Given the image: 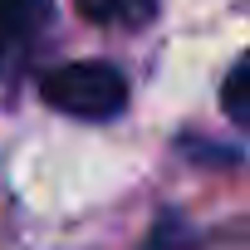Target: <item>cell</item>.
<instances>
[{
    "label": "cell",
    "instance_id": "1",
    "mask_svg": "<svg viewBox=\"0 0 250 250\" xmlns=\"http://www.w3.org/2000/svg\"><path fill=\"white\" fill-rule=\"evenodd\" d=\"M40 98L69 118L83 123H108L128 108V79L123 69L103 64V59H79V64H59L40 79Z\"/></svg>",
    "mask_w": 250,
    "mask_h": 250
},
{
    "label": "cell",
    "instance_id": "2",
    "mask_svg": "<svg viewBox=\"0 0 250 250\" xmlns=\"http://www.w3.org/2000/svg\"><path fill=\"white\" fill-rule=\"evenodd\" d=\"M49 25V0H0V74Z\"/></svg>",
    "mask_w": 250,
    "mask_h": 250
},
{
    "label": "cell",
    "instance_id": "3",
    "mask_svg": "<svg viewBox=\"0 0 250 250\" xmlns=\"http://www.w3.org/2000/svg\"><path fill=\"white\" fill-rule=\"evenodd\" d=\"M79 15L113 30H143L157 15V0H79Z\"/></svg>",
    "mask_w": 250,
    "mask_h": 250
},
{
    "label": "cell",
    "instance_id": "4",
    "mask_svg": "<svg viewBox=\"0 0 250 250\" xmlns=\"http://www.w3.org/2000/svg\"><path fill=\"white\" fill-rule=\"evenodd\" d=\"M221 108L230 113V123L250 128V54H240L235 69L226 74V83H221Z\"/></svg>",
    "mask_w": 250,
    "mask_h": 250
}]
</instances>
